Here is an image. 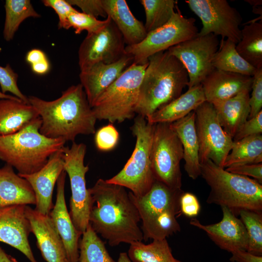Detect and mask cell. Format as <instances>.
I'll list each match as a JSON object with an SVG mask.
<instances>
[{"label":"cell","mask_w":262,"mask_h":262,"mask_svg":"<svg viewBox=\"0 0 262 262\" xmlns=\"http://www.w3.org/2000/svg\"><path fill=\"white\" fill-rule=\"evenodd\" d=\"M183 192L156 180L143 196H136L129 192L140 215L144 241L166 239L180 231L177 218L181 213L180 199Z\"/></svg>","instance_id":"6"},{"label":"cell","mask_w":262,"mask_h":262,"mask_svg":"<svg viewBox=\"0 0 262 262\" xmlns=\"http://www.w3.org/2000/svg\"><path fill=\"white\" fill-rule=\"evenodd\" d=\"M180 207L181 213L185 216L195 218L200 211L199 201L194 194L190 192H183L180 199Z\"/></svg>","instance_id":"43"},{"label":"cell","mask_w":262,"mask_h":262,"mask_svg":"<svg viewBox=\"0 0 262 262\" xmlns=\"http://www.w3.org/2000/svg\"><path fill=\"white\" fill-rule=\"evenodd\" d=\"M111 20L110 17L107 16L105 20H100L93 16L78 11L72 13L68 17L70 28H73L77 34L83 31H86L87 34L98 32Z\"/></svg>","instance_id":"37"},{"label":"cell","mask_w":262,"mask_h":262,"mask_svg":"<svg viewBox=\"0 0 262 262\" xmlns=\"http://www.w3.org/2000/svg\"><path fill=\"white\" fill-rule=\"evenodd\" d=\"M38 117L31 104L19 99H0V136L16 132Z\"/></svg>","instance_id":"28"},{"label":"cell","mask_w":262,"mask_h":262,"mask_svg":"<svg viewBox=\"0 0 262 262\" xmlns=\"http://www.w3.org/2000/svg\"><path fill=\"white\" fill-rule=\"evenodd\" d=\"M25 213L44 259L47 262H69L64 244L49 215L28 205L25 207Z\"/></svg>","instance_id":"18"},{"label":"cell","mask_w":262,"mask_h":262,"mask_svg":"<svg viewBox=\"0 0 262 262\" xmlns=\"http://www.w3.org/2000/svg\"><path fill=\"white\" fill-rule=\"evenodd\" d=\"M119 140V133L112 123L104 126L95 133V143L100 151H108L114 149Z\"/></svg>","instance_id":"39"},{"label":"cell","mask_w":262,"mask_h":262,"mask_svg":"<svg viewBox=\"0 0 262 262\" xmlns=\"http://www.w3.org/2000/svg\"><path fill=\"white\" fill-rule=\"evenodd\" d=\"M86 146L72 142L70 147L62 148L64 170L68 174L71 196L69 214L76 229L82 234L89 224L90 196L86 188L85 175L89 166L85 165Z\"/></svg>","instance_id":"11"},{"label":"cell","mask_w":262,"mask_h":262,"mask_svg":"<svg viewBox=\"0 0 262 262\" xmlns=\"http://www.w3.org/2000/svg\"><path fill=\"white\" fill-rule=\"evenodd\" d=\"M238 215L248 236L246 251L256 256H262V213L241 210Z\"/></svg>","instance_id":"36"},{"label":"cell","mask_w":262,"mask_h":262,"mask_svg":"<svg viewBox=\"0 0 262 262\" xmlns=\"http://www.w3.org/2000/svg\"><path fill=\"white\" fill-rule=\"evenodd\" d=\"M262 110L254 116L248 118L239 128L234 136L233 141L246 137L262 134Z\"/></svg>","instance_id":"42"},{"label":"cell","mask_w":262,"mask_h":262,"mask_svg":"<svg viewBox=\"0 0 262 262\" xmlns=\"http://www.w3.org/2000/svg\"><path fill=\"white\" fill-rule=\"evenodd\" d=\"M41 125L38 117L16 132L0 136V160L16 169L18 174L38 171L65 146V140L42 134Z\"/></svg>","instance_id":"4"},{"label":"cell","mask_w":262,"mask_h":262,"mask_svg":"<svg viewBox=\"0 0 262 262\" xmlns=\"http://www.w3.org/2000/svg\"><path fill=\"white\" fill-rule=\"evenodd\" d=\"M117 262H132L129 259L127 253L121 252L119 254Z\"/></svg>","instance_id":"50"},{"label":"cell","mask_w":262,"mask_h":262,"mask_svg":"<svg viewBox=\"0 0 262 262\" xmlns=\"http://www.w3.org/2000/svg\"><path fill=\"white\" fill-rule=\"evenodd\" d=\"M200 163L211 160L224 168L233 138L222 128L213 105L205 101L195 111Z\"/></svg>","instance_id":"12"},{"label":"cell","mask_w":262,"mask_h":262,"mask_svg":"<svg viewBox=\"0 0 262 262\" xmlns=\"http://www.w3.org/2000/svg\"><path fill=\"white\" fill-rule=\"evenodd\" d=\"M23 205L0 207V242L18 250L30 261L37 262L29 241L32 232Z\"/></svg>","instance_id":"17"},{"label":"cell","mask_w":262,"mask_h":262,"mask_svg":"<svg viewBox=\"0 0 262 262\" xmlns=\"http://www.w3.org/2000/svg\"><path fill=\"white\" fill-rule=\"evenodd\" d=\"M123 36L111 21L101 30L87 34L78 51L80 70L101 62L110 64L118 61L126 53Z\"/></svg>","instance_id":"15"},{"label":"cell","mask_w":262,"mask_h":262,"mask_svg":"<svg viewBox=\"0 0 262 262\" xmlns=\"http://www.w3.org/2000/svg\"><path fill=\"white\" fill-rule=\"evenodd\" d=\"M176 11L164 26L148 32L140 43L125 47V52L135 64H145L151 55L191 39L198 33L193 17H186L177 5Z\"/></svg>","instance_id":"10"},{"label":"cell","mask_w":262,"mask_h":262,"mask_svg":"<svg viewBox=\"0 0 262 262\" xmlns=\"http://www.w3.org/2000/svg\"><path fill=\"white\" fill-rule=\"evenodd\" d=\"M262 163V135L258 134L233 141L225 160L224 168Z\"/></svg>","instance_id":"31"},{"label":"cell","mask_w":262,"mask_h":262,"mask_svg":"<svg viewBox=\"0 0 262 262\" xmlns=\"http://www.w3.org/2000/svg\"><path fill=\"white\" fill-rule=\"evenodd\" d=\"M34 191L29 182L5 164L0 168V207L35 205Z\"/></svg>","instance_id":"26"},{"label":"cell","mask_w":262,"mask_h":262,"mask_svg":"<svg viewBox=\"0 0 262 262\" xmlns=\"http://www.w3.org/2000/svg\"><path fill=\"white\" fill-rule=\"evenodd\" d=\"M236 45L235 43L228 39H222L213 60V67L225 71L253 77L257 69L238 53Z\"/></svg>","instance_id":"30"},{"label":"cell","mask_w":262,"mask_h":262,"mask_svg":"<svg viewBox=\"0 0 262 262\" xmlns=\"http://www.w3.org/2000/svg\"><path fill=\"white\" fill-rule=\"evenodd\" d=\"M4 8L5 18L3 35L6 41L13 39L19 25L25 19L30 17H40L29 0H6Z\"/></svg>","instance_id":"33"},{"label":"cell","mask_w":262,"mask_h":262,"mask_svg":"<svg viewBox=\"0 0 262 262\" xmlns=\"http://www.w3.org/2000/svg\"><path fill=\"white\" fill-rule=\"evenodd\" d=\"M223 217L218 223L204 225L196 218L190 224L206 232L210 239L220 249L232 253L246 251L248 236L246 228L241 219L228 208L221 207Z\"/></svg>","instance_id":"16"},{"label":"cell","mask_w":262,"mask_h":262,"mask_svg":"<svg viewBox=\"0 0 262 262\" xmlns=\"http://www.w3.org/2000/svg\"><path fill=\"white\" fill-rule=\"evenodd\" d=\"M238 53L256 69L262 68V22L253 21L241 29L236 45Z\"/></svg>","instance_id":"29"},{"label":"cell","mask_w":262,"mask_h":262,"mask_svg":"<svg viewBox=\"0 0 262 262\" xmlns=\"http://www.w3.org/2000/svg\"><path fill=\"white\" fill-rule=\"evenodd\" d=\"M79 246V262H117L110 255L103 242L89 224Z\"/></svg>","instance_id":"35"},{"label":"cell","mask_w":262,"mask_h":262,"mask_svg":"<svg viewBox=\"0 0 262 262\" xmlns=\"http://www.w3.org/2000/svg\"><path fill=\"white\" fill-rule=\"evenodd\" d=\"M205 101L204 94L200 84L188 89L186 92L156 110L146 119L151 124L172 123L195 111Z\"/></svg>","instance_id":"25"},{"label":"cell","mask_w":262,"mask_h":262,"mask_svg":"<svg viewBox=\"0 0 262 262\" xmlns=\"http://www.w3.org/2000/svg\"><path fill=\"white\" fill-rule=\"evenodd\" d=\"M253 77L214 68L201 85L206 101L214 102L231 98L239 93L251 90Z\"/></svg>","instance_id":"22"},{"label":"cell","mask_w":262,"mask_h":262,"mask_svg":"<svg viewBox=\"0 0 262 262\" xmlns=\"http://www.w3.org/2000/svg\"><path fill=\"white\" fill-rule=\"evenodd\" d=\"M127 255L132 262H182L176 259L166 239L153 240L148 244H130Z\"/></svg>","instance_id":"32"},{"label":"cell","mask_w":262,"mask_h":262,"mask_svg":"<svg viewBox=\"0 0 262 262\" xmlns=\"http://www.w3.org/2000/svg\"><path fill=\"white\" fill-rule=\"evenodd\" d=\"M88 191L89 224L110 246L144 240L139 212L125 187L99 179Z\"/></svg>","instance_id":"1"},{"label":"cell","mask_w":262,"mask_h":262,"mask_svg":"<svg viewBox=\"0 0 262 262\" xmlns=\"http://www.w3.org/2000/svg\"><path fill=\"white\" fill-rule=\"evenodd\" d=\"M28 101L41 119L40 132L47 137L73 142L78 135L96 132L97 119L81 83L71 86L56 99L30 96Z\"/></svg>","instance_id":"2"},{"label":"cell","mask_w":262,"mask_h":262,"mask_svg":"<svg viewBox=\"0 0 262 262\" xmlns=\"http://www.w3.org/2000/svg\"><path fill=\"white\" fill-rule=\"evenodd\" d=\"M64 170L62 149L50 157L47 164L38 171L28 175L18 174L32 186L36 198L34 209L49 214L53 205L52 195L57 180Z\"/></svg>","instance_id":"20"},{"label":"cell","mask_w":262,"mask_h":262,"mask_svg":"<svg viewBox=\"0 0 262 262\" xmlns=\"http://www.w3.org/2000/svg\"><path fill=\"white\" fill-rule=\"evenodd\" d=\"M183 158L181 142L171 123L154 124L150 160L155 180L172 189H181L180 163Z\"/></svg>","instance_id":"9"},{"label":"cell","mask_w":262,"mask_h":262,"mask_svg":"<svg viewBox=\"0 0 262 262\" xmlns=\"http://www.w3.org/2000/svg\"><path fill=\"white\" fill-rule=\"evenodd\" d=\"M148 62L135 109L146 118L180 96L189 82L184 66L167 50L151 55Z\"/></svg>","instance_id":"3"},{"label":"cell","mask_w":262,"mask_h":262,"mask_svg":"<svg viewBox=\"0 0 262 262\" xmlns=\"http://www.w3.org/2000/svg\"><path fill=\"white\" fill-rule=\"evenodd\" d=\"M44 5L52 8L59 17V29L68 30L70 26L68 21L69 16L78 11L66 0H43Z\"/></svg>","instance_id":"40"},{"label":"cell","mask_w":262,"mask_h":262,"mask_svg":"<svg viewBox=\"0 0 262 262\" xmlns=\"http://www.w3.org/2000/svg\"><path fill=\"white\" fill-rule=\"evenodd\" d=\"M0 262H18L15 258L8 254L0 246Z\"/></svg>","instance_id":"49"},{"label":"cell","mask_w":262,"mask_h":262,"mask_svg":"<svg viewBox=\"0 0 262 262\" xmlns=\"http://www.w3.org/2000/svg\"><path fill=\"white\" fill-rule=\"evenodd\" d=\"M107 16L115 24L127 46L138 44L146 36L144 25L133 15L125 0H101Z\"/></svg>","instance_id":"23"},{"label":"cell","mask_w":262,"mask_h":262,"mask_svg":"<svg viewBox=\"0 0 262 262\" xmlns=\"http://www.w3.org/2000/svg\"><path fill=\"white\" fill-rule=\"evenodd\" d=\"M66 175L64 170L57 180L56 201L49 215L62 240L69 262H79L82 234L76 229L67 209L65 196Z\"/></svg>","instance_id":"21"},{"label":"cell","mask_w":262,"mask_h":262,"mask_svg":"<svg viewBox=\"0 0 262 262\" xmlns=\"http://www.w3.org/2000/svg\"><path fill=\"white\" fill-rule=\"evenodd\" d=\"M231 262H262V256H256L247 251H237L231 253Z\"/></svg>","instance_id":"46"},{"label":"cell","mask_w":262,"mask_h":262,"mask_svg":"<svg viewBox=\"0 0 262 262\" xmlns=\"http://www.w3.org/2000/svg\"><path fill=\"white\" fill-rule=\"evenodd\" d=\"M132 63L133 58L126 53L116 62L97 63L81 70V84L92 108L103 92Z\"/></svg>","instance_id":"19"},{"label":"cell","mask_w":262,"mask_h":262,"mask_svg":"<svg viewBox=\"0 0 262 262\" xmlns=\"http://www.w3.org/2000/svg\"><path fill=\"white\" fill-rule=\"evenodd\" d=\"M250 92L245 91L231 98L212 104L221 127L232 138L249 117Z\"/></svg>","instance_id":"27"},{"label":"cell","mask_w":262,"mask_h":262,"mask_svg":"<svg viewBox=\"0 0 262 262\" xmlns=\"http://www.w3.org/2000/svg\"><path fill=\"white\" fill-rule=\"evenodd\" d=\"M251 90V96L249 100L250 111L248 118L254 116L262 111V68L257 69L253 76Z\"/></svg>","instance_id":"41"},{"label":"cell","mask_w":262,"mask_h":262,"mask_svg":"<svg viewBox=\"0 0 262 262\" xmlns=\"http://www.w3.org/2000/svg\"><path fill=\"white\" fill-rule=\"evenodd\" d=\"M18 74L16 73L9 64L5 66H0V86L1 92L6 94L9 92L22 101L29 104L28 97L24 95L17 85Z\"/></svg>","instance_id":"38"},{"label":"cell","mask_w":262,"mask_h":262,"mask_svg":"<svg viewBox=\"0 0 262 262\" xmlns=\"http://www.w3.org/2000/svg\"><path fill=\"white\" fill-rule=\"evenodd\" d=\"M2 98H9V99H19L14 96L3 94L1 91H0V99H2Z\"/></svg>","instance_id":"52"},{"label":"cell","mask_w":262,"mask_h":262,"mask_svg":"<svg viewBox=\"0 0 262 262\" xmlns=\"http://www.w3.org/2000/svg\"><path fill=\"white\" fill-rule=\"evenodd\" d=\"M200 176L210 188L206 202L228 208L262 213V185L254 179L227 171L211 160L200 163Z\"/></svg>","instance_id":"5"},{"label":"cell","mask_w":262,"mask_h":262,"mask_svg":"<svg viewBox=\"0 0 262 262\" xmlns=\"http://www.w3.org/2000/svg\"><path fill=\"white\" fill-rule=\"evenodd\" d=\"M148 64L132 63L103 92L92 107L97 120L113 124L134 117L140 87Z\"/></svg>","instance_id":"7"},{"label":"cell","mask_w":262,"mask_h":262,"mask_svg":"<svg viewBox=\"0 0 262 262\" xmlns=\"http://www.w3.org/2000/svg\"><path fill=\"white\" fill-rule=\"evenodd\" d=\"M219 43L217 36L213 34H197L167 50L182 64L187 71L188 89L201 84L214 69L213 60Z\"/></svg>","instance_id":"14"},{"label":"cell","mask_w":262,"mask_h":262,"mask_svg":"<svg viewBox=\"0 0 262 262\" xmlns=\"http://www.w3.org/2000/svg\"><path fill=\"white\" fill-rule=\"evenodd\" d=\"M195 119L194 111L184 117L171 123L183 147L185 171L193 180H196L200 176L199 144Z\"/></svg>","instance_id":"24"},{"label":"cell","mask_w":262,"mask_h":262,"mask_svg":"<svg viewBox=\"0 0 262 262\" xmlns=\"http://www.w3.org/2000/svg\"><path fill=\"white\" fill-rule=\"evenodd\" d=\"M251 5L253 7L262 6V1L261 0H245Z\"/></svg>","instance_id":"51"},{"label":"cell","mask_w":262,"mask_h":262,"mask_svg":"<svg viewBox=\"0 0 262 262\" xmlns=\"http://www.w3.org/2000/svg\"><path fill=\"white\" fill-rule=\"evenodd\" d=\"M185 2L201 20L202 27L197 35H220L237 44L241 37L243 18L226 0H187Z\"/></svg>","instance_id":"13"},{"label":"cell","mask_w":262,"mask_h":262,"mask_svg":"<svg viewBox=\"0 0 262 262\" xmlns=\"http://www.w3.org/2000/svg\"><path fill=\"white\" fill-rule=\"evenodd\" d=\"M154 128V124L148 123L144 117L137 115L134 118L131 127L136 138L133 151L122 169L107 181L130 190L136 196L150 190L155 180L150 160Z\"/></svg>","instance_id":"8"},{"label":"cell","mask_w":262,"mask_h":262,"mask_svg":"<svg viewBox=\"0 0 262 262\" xmlns=\"http://www.w3.org/2000/svg\"><path fill=\"white\" fill-rule=\"evenodd\" d=\"M48 59L45 53L41 49H33L28 51L26 56V61L31 65L39 63Z\"/></svg>","instance_id":"47"},{"label":"cell","mask_w":262,"mask_h":262,"mask_svg":"<svg viewBox=\"0 0 262 262\" xmlns=\"http://www.w3.org/2000/svg\"><path fill=\"white\" fill-rule=\"evenodd\" d=\"M72 6H77L82 13L95 17L100 16L107 17V14L103 8L101 0H66Z\"/></svg>","instance_id":"44"},{"label":"cell","mask_w":262,"mask_h":262,"mask_svg":"<svg viewBox=\"0 0 262 262\" xmlns=\"http://www.w3.org/2000/svg\"><path fill=\"white\" fill-rule=\"evenodd\" d=\"M32 71L38 75H44L47 73L50 69V64L48 59L39 63L31 65Z\"/></svg>","instance_id":"48"},{"label":"cell","mask_w":262,"mask_h":262,"mask_svg":"<svg viewBox=\"0 0 262 262\" xmlns=\"http://www.w3.org/2000/svg\"><path fill=\"white\" fill-rule=\"evenodd\" d=\"M146 15L144 24L148 33L166 24L175 13L177 1L174 0H141Z\"/></svg>","instance_id":"34"},{"label":"cell","mask_w":262,"mask_h":262,"mask_svg":"<svg viewBox=\"0 0 262 262\" xmlns=\"http://www.w3.org/2000/svg\"><path fill=\"white\" fill-rule=\"evenodd\" d=\"M225 169L234 174L252 177L260 184L262 183V163L235 165Z\"/></svg>","instance_id":"45"}]
</instances>
